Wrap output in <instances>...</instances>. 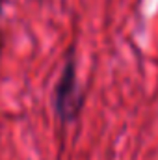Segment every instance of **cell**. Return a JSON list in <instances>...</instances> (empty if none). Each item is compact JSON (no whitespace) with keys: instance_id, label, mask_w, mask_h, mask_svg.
I'll return each mask as SVG.
<instances>
[{"instance_id":"2","label":"cell","mask_w":158,"mask_h":160,"mask_svg":"<svg viewBox=\"0 0 158 160\" xmlns=\"http://www.w3.org/2000/svg\"><path fill=\"white\" fill-rule=\"evenodd\" d=\"M2 13H4V0H0V19H2Z\"/></svg>"},{"instance_id":"1","label":"cell","mask_w":158,"mask_h":160,"mask_svg":"<svg viewBox=\"0 0 158 160\" xmlns=\"http://www.w3.org/2000/svg\"><path fill=\"white\" fill-rule=\"evenodd\" d=\"M54 112L63 123H71L80 116L84 108V91L77 78V65H75V56L69 52L65 65L62 69L60 80L54 88Z\"/></svg>"}]
</instances>
